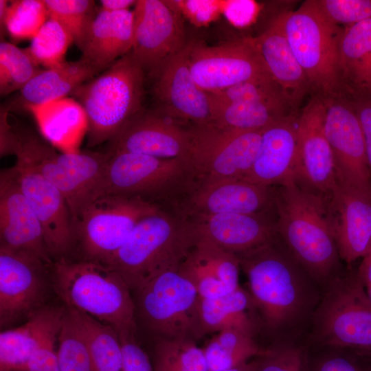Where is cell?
<instances>
[{"mask_svg": "<svg viewBox=\"0 0 371 371\" xmlns=\"http://www.w3.org/2000/svg\"><path fill=\"white\" fill-rule=\"evenodd\" d=\"M278 236L309 277L329 284L338 277L340 256L322 199L295 181L275 186Z\"/></svg>", "mask_w": 371, "mask_h": 371, "instance_id": "6da1fadb", "label": "cell"}, {"mask_svg": "<svg viewBox=\"0 0 371 371\" xmlns=\"http://www.w3.org/2000/svg\"><path fill=\"white\" fill-rule=\"evenodd\" d=\"M197 237L188 216L177 207H163L139 221L106 265L135 292L155 277L178 271Z\"/></svg>", "mask_w": 371, "mask_h": 371, "instance_id": "7a4b0ae2", "label": "cell"}, {"mask_svg": "<svg viewBox=\"0 0 371 371\" xmlns=\"http://www.w3.org/2000/svg\"><path fill=\"white\" fill-rule=\"evenodd\" d=\"M52 280L65 306L112 326L119 335L137 337L134 297L116 271L98 262L62 258L53 263Z\"/></svg>", "mask_w": 371, "mask_h": 371, "instance_id": "3957f363", "label": "cell"}, {"mask_svg": "<svg viewBox=\"0 0 371 371\" xmlns=\"http://www.w3.org/2000/svg\"><path fill=\"white\" fill-rule=\"evenodd\" d=\"M262 325L272 330L295 321L307 304L309 276L278 236L236 254Z\"/></svg>", "mask_w": 371, "mask_h": 371, "instance_id": "277c9868", "label": "cell"}, {"mask_svg": "<svg viewBox=\"0 0 371 371\" xmlns=\"http://www.w3.org/2000/svg\"><path fill=\"white\" fill-rule=\"evenodd\" d=\"M145 71L131 52L71 95L87 117V146L115 137L141 112Z\"/></svg>", "mask_w": 371, "mask_h": 371, "instance_id": "5b68a950", "label": "cell"}, {"mask_svg": "<svg viewBox=\"0 0 371 371\" xmlns=\"http://www.w3.org/2000/svg\"><path fill=\"white\" fill-rule=\"evenodd\" d=\"M278 17L312 95L326 99L341 94L338 60L343 28L325 18L313 0Z\"/></svg>", "mask_w": 371, "mask_h": 371, "instance_id": "8992f818", "label": "cell"}, {"mask_svg": "<svg viewBox=\"0 0 371 371\" xmlns=\"http://www.w3.org/2000/svg\"><path fill=\"white\" fill-rule=\"evenodd\" d=\"M16 157L23 159L63 195L73 225L95 199L102 196L104 179L111 156L92 151L57 153L30 132L19 131Z\"/></svg>", "mask_w": 371, "mask_h": 371, "instance_id": "52a82bcc", "label": "cell"}, {"mask_svg": "<svg viewBox=\"0 0 371 371\" xmlns=\"http://www.w3.org/2000/svg\"><path fill=\"white\" fill-rule=\"evenodd\" d=\"M109 153L102 196H139L162 207H178L195 179L187 161L181 158Z\"/></svg>", "mask_w": 371, "mask_h": 371, "instance_id": "ba28073f", "label": "cell"}, {"mask_svg": "<svg viewBox=\"0 0 371 371\" xmlns=\"http://www.w3.org/2000/svg\"><path fill=\"white\" fill-rule=\"evenodd\" d=\"M135 293L137 322L157 339H201L194 285L178 271L163 273Z\"/></svg>", "mask_w": 371, "mask_h": 371, "instance_id": "9c48e42d", "label": "cell"}, {"mask_svg": "<svg viewBox=\"0 0 371 371\" xmlns=\"http://www.w3.org/2000/svg\"><path fill=\"white\" fill-rule=\"evenodd\" d=\"M163 207L139 196H100L74 223L82 260L106 265L139 221Z\"/></svg>", "mask_w": 371, "mask_h": 371, "instance_id": "30bf717a", "label": "cell"}, {"mask_svg": "<svg viewBox=\"0 0 371 371\" xmlns=\"http://www.w3.org/2000/svg\"><path fill=\"white\" fill-rule=\"evenodd\" d=\"M357 275L339 276L315 315L318 340L332 347L371 352V299Z\"/></svg>", "mask_w": 371, "mask_h": 371, "instance_id": "8fae6325", "label": "cell"}, {"mask_svg": "<svg viewBox=\"0 0 371 371\" xmlns=\"http://www.w3.org/2000/svg\"><path fill=\"white\" fill-rule=\"evenodd\" d=\"M186 161L196 178H239L249 172L258 153L262 131H242L214 124L188 128Z\"/></svg>", "mask_w": 371, "mask_h": 371, "instance_id": "7c38bea8", "label": "cell"}, {"mask_svg": "<svg viewBox=\"0 0 371 371\" xmlns=\"http://www.w3.org/2000/svg\"><path fill=\"white\" fill-rule=\"evenodd\" d=\"M52 265L32 252L0 247L1 328L26 321L49 304Z\"/></svg>", "mask_w": 371, "mask_h": 371, "instance_id": "4fadbf2b", "label": "cell"}, {"mask_svg": "<svg viewBox=\"0 0 371 371\" xmlns=\"http://www.w3.org/2000/svg\"><path fill=\"white\" fill-rule=\"evenodd\" d=\"M186 49L191 74L207 93H218L245 81L271 77L253 38L212 46L200 41L190 42Z\"/></svg>", "mask_w": 371, "mask_h": 371, "instance_id": "5bb4252c", "label": "cell"}, {"mask_svg": "<svg viewBox=\"0 0 371 371\" xmlns=\"http://www.w3.org/2000/svg\"><path fill=\"white\" fill-rule=\"evenodd\" d=\"M178 208L187 216L275 213V186L239 178H196Z\"/></svg>", "mask_w": 371, "mask_h": 371, "instance_id": "9a60e30c", "label": "cell"}, {"mask_svg": "<svg viewBox=\"0 0 371 371\" xmlns=\"http://www.w3.org/2000/svg\"><path fill=\"white\" fill-rule=\"evenodd\" d=\"M322 100L326 108L324 130L337 181L371 195L364 137L354 108L344 94Z\"/></svg>", "mask_w": 371, "mask_h": 371, "instance_id": "2e32d148", "label": "cell"}, {"mask_svg": "<svg viewBox=\"0 0 371 371\" xmlns=\"http://www.w3.org/2000/svg\"><path fill=\"white\" fill-rule=\"evenodd\" d=\"M133 12L131 53L145 73L154 75L186 45L179 12L164 1L138 0Z\"/></svg>", "mask_w": 371, "mask_h": 371, "instance_id": "e0dca14e", "label": "cell"}, {"mask_svg": "<svg viewBox=\"0 0 371 371\" xmlns=\"http://www.w3.org/2000/svg\"><path fill=\"white\" fill-rule=\"evenodd\" d=\"M42 225L53 260L67 258L76 243L72 217L59 190L23 159L10 168Z\"/></svg>", "mask_w": 371, "mask_h": 371, "instance_id": "ac0fdd59", "label": "cell"}, {"mask_svg": "<svg viewBox=\"0 0 371 371\" xmlns=\"http://www.w3.org/2000/svg\"><path fill=\"white\" fill-rule=\"evenodd\" d=\"M324 100L312 95L298 117L299 165L295 183L320 197H327L337 183L332 150L326 138Z\"/></svg>", "mask_w": 371, "mask_h": 371, "instance_id": "d6986e66", "label": "cell"}, {"mask_svg": "<svg viewBox=\"0 0 371 371\" xmlns=\"http://www.w3.org/2000/svg\"><path fill=\"white\" fill-rule=\"evenodd\" d=\"M340 258L350 264L371 247V195L337 181L322 199Z\"/></svg>", "mask_w": 371, "mask_h": 371, "instance_id": "ffe728a7", "label": "cell"}, {"mask_svg": "<svg viewBox=\"0 0 371 371\" xmlns=\"http://www.w3.org/2000/svg\"><path fill=\"white\" fill-rule=\"evenodd\" d=\"M298 117L290 113L262 130L256 159L243 179L265 186L295 181L300 158Z\"/></svg>", "mask_w": 371, "mask_h": 371, "instance_id": "44dd1931", "label": "cell"}, {"mask_svg": "<svg viewBox=\"0 0 371 371\" xmlns=\"http://www.w3.org/2000/svg\"><path fill=\"white\" fill-rule=\"evenodd\" d=\"M155 76L154 92L167 116L189 120L193 124L212 123L210 94L191 74L186 45L169 58Z\"/></svg>", "mask_w": 371, "mask_h": 371, "instance_id": "7402d4cb", "label": "cell"}, {"mask_svg": "<svg viewBox=\"0 0 371 371\" xmlns=\"http://www.w3.org/2000/svg\"><path fill=\"white\" fill-rule=\"evenodd\" d=\"M0 247L32 252L51 265L54 262L41 222L10 168L0 174Z\"/></svg>", "mask_w": 371, "mask_h": 371, "instance_id": "603a6c76", "label": "cell"}, {"mask_svg": "<svg viewBox=\"0 0 371 371\" xmlns=\"http://www.w3.org/2000/svg\"><path fill=\"white\" fill-rule=\"evenodd\" d=\"M111 142L109 152H130L186 161L188 128L157 113L140 112Z\"/></svg>", "mask_w": 371, "mask_h": 371, "instance_id": "cb8c5ba5", "label": "cell"}, {"mask_svg": "<svg viewBox=\"0 0 371 371\" xmlns=\"http://www.w3.org/2000/svg\"><path fill=\"white\" fill-rule=\"evenodd\" d=\"M240 269L236 254L198 235L178 272L194 285L199 297L213 298L227 295L240 286Z\"/></svg>", "mask_w": 371, "mask_h": 371, "instance_id": "d4e9b609", "label": "cell"}, {"mask_svg": "<svg viewBox=\"0 0 371 371\" xmlns=\"http://www.w3.org/2000/svg\"><path fill=\"white\" fill-rule=\"evenodd\" d=\"M189 218L199 236L236 254L265 245L278 236L275 213H221Z\"/></svg>", "mask_w": 371, "mask_h": 371, "instance_id": "484cf974", "label": "cell"}, {"mask_svg": "<svg viewBox=\"0 0 371 371\" xmlns=\"http://www.w3.org/2000/svg\"><path fill=\"white\" fill-rule=\"evenodd\" d=\"M65 306L47 304L19 326L0 333V371H25L31 356L56 342Z\"/></svg>", "mask_w": 371, "mask_h": 371, "instance_id": "4316f807", "label": "cell"}, {"mask_svg": "<svg viewBox=\"0 0 371 371\" xmlns=\"http://www.w3.org/2000/svg\"><path fill=\"white\" fill-rule=\"evenodd\" d=\"M253 40L269 75L295 111L311 90L305 74L290 47L279 18L276 16L267 28Z\"/></svg>", "mask_w": 371, "mask_h": 371, "instance_id": "83f0119b", "label": "cell"}, {"mask_svg": "<svg viewBox=\"0 0 371 371\" xmlns=\"http://www.w3.org/2000/svg\"><path fill=\"white\" fill-rule=\"evenodd\" d=\"M133 43V12L100 10L80 49L81 58L101 72L128 54Z\"/></svg>", "mask_w": 371, "mask_h": 371, "instance_id": "f1b7e54d", "label": "cell"}, {"mask_svg": "<svg viewBox=\"0 0 371 371\" xmlns=\"http://www.w3.org/2000/svg\"><path fill=\"white\" fill-rule=\"evenodd\" d=\"M99 73L82 58L41 69L19 91V96L7 108L9 111L27 110L31 106L65 98Z\"/></svg>", "mask_w": 371, "mask_h": 371, "instance_id": "f546056e", "label": "cell"}, {"mask_svg": "<svg viewBox=\"0 0 371 371\" xmlns=\"http://www.w3.org/2000/svg\"><path fill=\"white\" fill-rule=\"evenodd\" d=\"M197 311L201 337L226 329L254 337L262 325L249 292L240 286L217 297L199 296Z\"/></svg>", "mask_w": 371, "mask_h": 371, "instance_id": "4dcf8cb0", "label": "cell"}, {"mask_svg": "<svg viewBox=\"0 0 371 371\" xmlns=\"http://www.w3.org/2000/svg\"><path fill=\"white\" fill-rule=\"evenodd\" d=\"M338 67L341 93H371V18L343 28Z\"/></svg>", "mask_w": 371, "mask_h": 371, "instance_id": "1f68e13d", "label": "cell"}, {"mask_svg": "<svg viewBox=\"0 0 371 371\" xmlns=\"http://www.w3.org/2000/svg\"><path fill=\"white\" fill-rule=\"evenodd\" d=\"M27 110L49 139L63 146L65 153L77 151L76 144L81 134L87 130V117L76 99L65 97Z\"/></svg>", "mask_w": 371, "mask_h": 371, "instance_id": "d6a6232c", "label": "cell"}, {"mask_svg": "<svg viewBox=\"0 0 371 371\" xmlns=\"http://www.w3.org/2000/svg\"><path fill=\"white\" fill-rule=\"evenodd\" d=\"M212 124L242 131H262L277 120L295 113L288 104L265 102H227L210 93Z\"/></svg>", "mask_w": 371, "mask_h": 371, "instance_id": "836d02e7", "label": "cell"}, {"mask_svg": "<svg viewBox=\"0 0 371 371\" xmlns=\"http://www.w3.org/2000/svg\"><path fill=\"white\" fill-rule=\"evenodd\" d=\"M208 371L235 368L262 355L265 349L258 346L250 336L235 329L218 332L203 348Z\"/></svg>", "mask_w": 371, "mask_h": 371, "instance_id": "e575fe53", "label": "cell"}, {"mask_svg": "<svg viewBox=\"0 0 371 371\" xmlns=\"http://www.w3.org/2000/svg\"><path fill=\"white\" fill-rule=\"evenodd\" d=\"M67 308L76 317L84 333L95 370L124 371L121 344L117 331L86 313Z\"/></svg>", "mask_w": 371, "mask_h": 371, "instance_id": "d590c367", "label": "cell"}, {"mask_svg": "<svg viewBox=\"0 0 371 371\" xmlns=\"http://www.w3.org/2000/svg\"><path fill=\"white\" fill-rule=\"evenodd\" d=\"M151 362L154 371H208L203 348L190 339H157Z\"/></svg>", "mask_w": 371, "mask_h": 371, "instance_id": "8d00e7d4", "label": "cell"}, {"mask_svg": "<svg viewBox=\"0 0 371 371\" xmlns=\"http://www.w3.org/2000/svg\"><path fill=\"white\" fill-rule=\"evenodd\" d=\"M57 340L56 351L62 371H96L84 333L66 306Z\"/></svg>", "mask_w": 371, "mask_h": 371, "instance_id": "74e56055", "label": "cell"}, {"mask_svg": "<svg viewBox=\"0 0 371 371\" xmlns=\"http://www.w3.org/2000/svg\"><path fill=\"white\" fill-rule=\"evenodd\" d=\"M41 69L25 49L5 41L0 43V94L20 91Z\"/></svg>", "mask_w": 371, "mask_h": 371, "instance_id": "f35d334b", "label": "cell"}, {"mask_svg": "<svg viewBox=\"0 0 371 371\" xmlns=\"http://www.w3.org/2000/svg\"><path fill=\"white\" fill-rule=\"evenodd\" d=\"M49 16L59 22L70 34L80 49L99 10L91 0H43Z\"/></svg>", "mask_w": 371, "mask_h": 371, "instance_id": "ab89813d", "label": "cell"}, {"mask_svg": "<svg viewBox=\"0 0 371 371\" xmlns=\"http://www.w3.org/2000/svg\"><path fill=\"white\" fill-rule=\"evenodd\" d=\"M73 38L67 30L56 20L49 17L31 39L26 48L37 65L47 68L65 62V56Z\"/></svg>", "mask_w": 371, "mask_h": 371, "instance_id": "60d3db41", "label": "cell"}, {"mask_svg": "<svg viewBox=\"0 0 371 371\" xmlns=\"http://www.w3.org/2000/svg\"><path fill=\"white\" fill-rule=\"evenodd\" d=\"M48 18L43 0L11 1L8 3L4 28L13 38L32 39Z\"/></svg>", "mask_w": 371, "mask_h": 371, "instance_id": "b9f144b4", "label": "cell"}, {"mask_svg": "<svg viewBox=\"0 0 371 371\" xmlns=\"http://www.w3.org/2000/svg\"><path fill=\"white\" fill-rule=\"evenodd\" d=\"M214 94L227 102L284 103L291 107L280 88L271 77L245 81Z\"/></svg>", "mask_w": 371, "mask_h": 371, "instance_id": "7bdbcfd3", "label": "cell"}, {"mask_svg": "<svg viewBox=\"0 0 371 371\" xmlns=\"http://www.w3.org/2000/svg\"><path fill=\"white\" fill-rule=\"evenodd\" d=\"M313 1L321 14L338 25H350L371 18V0Z\"/></svg>", "mask_w": 371, "mask_h": 371, "instance_id": "ee69618b", "label": "cell"}, {"mask_svg": "<svg viewBox=\"0 0 371 371\" xmlns=\"http://www.w3.org/2000/svg\"><path fill=\"white\" fill-rule=\"evenodd\" d=\"M256 371H307L303 351L295 346L265 349Z\"/></svg>", "mask_w": 371, "mask_h": 371, "instance_id": "f6af8a7d", "label": "cell"}, {"mask_svg": "<svg viewBox=\"0 0 371 371\" xmlns=\"http://www.w3.org/2000/svg\"><path fill=\"white\" fill-rule=\"evenodd\" d=\"M118 336L122 348L124 371H154L151 360L138 344L137 337Z\"/></svg>", "mask_w": 371, "mask_h": 371, "instance_id": "bcb514c9", "label": "cell"}, {"mask_svg": "<svg viewBox=\"0 0 371 371\" xmlns=\"http://www.w3.org/2000/svg\"><path fill=\"white\" fill-rule=\"evenodd\" d=\"M345 95L355 109L363 131L371 180V93H355Z\"/></svg>", "mask_w": 371, "mask_h": 371, "instance_id": "7dc6e473", "label": "cell"}, {"mask_svg": "<svg viewBox=\"0 0 371 371\" xmlns=\"http://www.w3.org/2000/svg\"><path fill=\"white\" fill-rule=\"evenodd\" d=\"M55 342L37 350L29 359L25 371H62Z\"/></svg>", "mask_w": 371, "mask_h": 371, "instance_id": "c3c4849f", "label": "cell"}, {"mask_svg": "<svg viewBox=\"0 0 371 371\" xmlns=\"http://www.w3.org/2000/svg\"><path fill=\"white\" fill-rule=\"evenodd\" d=\"M9 109L1 108L0 111V156L16 155L19 143V130H16L8 120Z\"/></svg>", "mask_w": 371, "mask_h": 371, "instance_id": "681fc988", "label": "cell"}, {"mask_svg": "<svg viewBox=\"0 0 371 371\" xmlns=\"http://www.w3.org/2000/svg\"><path fill=\"white\" fill-rule=\"evenodd\" d=\"M314 371H371V367L344 356H332L322 359Z\"/></svg>", "mask_w": 371, "mask_h": 371, "instance_id": "f907efd6", "label": "cell"}, {"mask_svg": "<svg viewBox=\"0 0 371 371\" xmlns=\"http://www.w3.org/2000/svg\"><path fill=\"white\" fill-rule=\"evenodd\" d=\"M357 275L366 288H371V247L363 257Z\"/></svg>", "mask_w": 371, "mask_h": 371, "instance_id": "816d5d0a", "label": "cell"}, {"mask_svg": "<svg viewBox=\"0 0 371 371\" xmlns=\"http://www.w3.org/2000/svg\"><path fill=\"white\" fill-rule=\"evenodd\" d=\"M137 1L134 0H102L100 1V10L109 12H118L129 10Z\"/></svg>", "mask_w": 371, "mask_h": 371, "instance_id": "f5cc1de1", "label": "cell"}, {"mask_svg": "<svg viewBox=\"0 0 371 371\" xmlns=\"http://www.w3.org/2000/svg\"><path fill=\"white\" fill-rule=\"evenodd\" d=\"M258 357H255L254 359L243 363L235 368L219 371H256L259 363Z\"/></svg>", "mask_w": 371, "mask_h": 371, "instance_id": "db71d44e", "label": "cell"}, {"mask_svg": "<svg viewBox=\"0 0 371 371\" xmlns=\"http://www.w3.org/2000/svg\"><path fill=\"white\" fill-rule=\"evenodd\" d=\"M8 6V1L5 0H0V24H1V33L5 31L4 22L7 8Z\"/></svg>", "mask_w": 371, "mask_h": 371, "instance_id": "11a10c76", "label": "cell"}, {"mask_svg": "<svg viewBox=\"0 0 371 371\" xmlns=\"http://www.w3.org/2000/svg\"><path fill=\"white\" fill-rule=\"evenodd\" d=\"M366 289H367V292H368V295H369V296H370V297L371 299V288H366Z\"/></svg>", "mask_w": 371, "mask_h": 371, "instance_id": "9f6ffc18", "label": "cell"}]
</instances>
